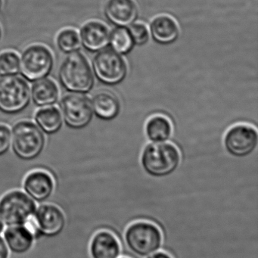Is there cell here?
Here are the masks:
<instances>
[{"label":"cell","mask_w":258,"mask_h":258,"mask_svg":"<svg viewBox=\"0 0 258 258\" xmlns=\"http://www.w3.org/2000/svg\"><path fill=\"white\" fill-rule=\"evenodd\" d=\"M181 155L171 143H152L143 148L140 165L144 173L155 179H164L176 173L180 166Z\"/></svg>","instance_id":"cell-1"},{"label":"cell","mask_w":258,"mask_h":258,"mask_svg":"<svg viewBox=\"0 0 258 258\" xmlns=\"http://www.w3.org/2000/svg\"><path fill=\"white\" fill-rule=\"evenodd\" d=\"M123 240L131 258H146L161 250L163 244L161 229L154 223L143 220L130 224Z\"/></svg>","instance_id":"cell-2"},{"label":"cell","mask_w":258,"mask_h":258,"mask_svg":"<svg viewBox=\"0 0 258 258\" xmlns=\"http://www.w3.org/2000/svg\"><path fill=\"white\" fill-rule=\"evenodd\" d=\"M58 78L61 85L72 93H87L94 86V75L84 54L71 53L63 61Z\"/></svg>","instance_id":"cell-3"},{"label":"cell","mask_w":258,"mask_h":258,"mask_svg":"<svg viewBox=\"0 0 258 258\" xmlns=\"http://www.w3.org/2000/svg\"><path fill=\"white\" fill-rule=\"evenodd\" d=\"M46 139L40 128L29 120H22L13 126L12 143L15 155L23 161L38 158L45 147Z\"/></svg>","instance_id":"cell-4"},{"label":"cell","mask_w":258,"mask_h":258,"mask_svg":"<svg viewBox=\"0 0 258 258\" xmlns=\"http://www.w3.org/2000/svg\"><path fill=\"white\" fill-rule=\"evenodd\" d=\"M36 210L35 202L19 190L10 191L0 199V219L8 227L28 224Z\"/></svg>","instance_id":"cell-5"},{"label":"cell","mask_w":258,"mask_h":258,"mask_svg":"<svg viewBox=\"0 0 258 258\" xmlns=\"http://www.w3.org/2000/svg\"><path fill=\"white\" fill-rule=\"evenodd\" d=\"M30 101L31 89L25 78L16 75L0 78V111L18 114L28 106Z\"/></svg>","instance_id":"cell-6"},{"label":"cell","mask_w":258,"mask_h":258,"mask_svg":"<svg viewBox=\"0 0 258 258\" xmlns=\"http://www.w3.org/2000/svg\"><path fill=\"white\" fill-rule=\"evenodd\" d=\"M257 145V131L246 123L234 125L228 130L223 139L225 152L235 159H244L254 155Z\"/></svg>","instance_id":"cell-7"},{"label":"cell","mask_w":258,"mask_h":258,"mask_svg":"<svg viewBox=\"0 0 258 258\" xmlns=\"http://www.w3.org/2000/svg\"><path fill=\"white\" fill-rule=\"evenodd\" d=\"M52 52L43 44H33L27 47L20 58V71L30 81L46 78L53 68Z\"/></svg>","instance_id":"cell-8"},{"label":"cell","mask_w":258,"mask_h":258,"mask_svg":"<svg viewBox=\"0 0 258 258\" xmlns=\"http://www.w3.org/2000/svg\"><path fill=\"white\" fill-rule=\"evenodd\" d=\"M95 76L106 85L120 84L127 75V66L121 55L112 49L99 51L93 60Z\"/></svg>","instance_id":"cell-9"},{"label":"cell","mask_w":258,"mask_h":258,"mask_svg":"<svg viewBox=\"0 0 258 258\" xmlns=\"http://www.w3.org/2000/svg\"><path fill=\"white\" fill-rule=\"evenodd\" d=\"M60 109L66 124L73 129L86 127L93 119L91 100L82 93L66 95L60 102Z\"/></svg>","instance_id":"cell-10"},{"label":"cell","mask_w":258,"mask_h":258,"mask_svg":"<svg viewBox=\"0 0 258 258\" xmlns=\"http://www.w3.org/2000/svg\"><path fill=\"white\" fill-rule=\"evenodd\" d=\"M32 221L34 235L53 238L61 233L66 227V218L58 207L53 205H41L37 208Z\"/></svg>","instance_id":"cell-11"},{"label":"cell","mask_w":258,"mask_h":258,"mask_svg":"<svg viewBox=\"0 0 258 258\" xmlns=\"http://www.w3.org/2000/svg\"><path fill=\"white\" fill-rule=\"evenodd\" d=\"M104 13L110 23L117 28H126L137 21L138 4L136 0H107Z\"/></svg>","instance_id":"cell-12"},{"label":"cell","mask_w":258,"mask_h":258,"mask_svg":"<svg viewBox=\"0 0 258 258\" xmlns=\"http://www.w3.org/2000/svg\"><path fill=\"white\" fill-rule=\"evenodd\" d=\"M24 191L32 200L38 203L47 201L53 193L55 183L46 172L37 170L28 174L23 184Z\"/></svg>","instance_id":"cell-13"},{"label":"cell","mask_w":258,"mask_h":258,"mask_svg":"<svg viewBox=\"0 0 258 258\" xmlns=\"http://www.w3.org/2000/svg\"><path fill=\"white\" fill-rule=\"evenodd\" d=\"M80 37L81 43L87 50L99 52L109 44L110 31L102 22L90 21L81 28Z\"/></svg>","instance_id":"cell-14"},{"label":"cell","mask_w":258,"mask_h":258,"mask_svg":"<svg viewBox=\"0 0 258 258\" xmlns=\"http://www.w3.org/2000/svg\"><path fill=\"white\" fill-rule=\"evenodd\" d=\"M89 253L91 258H120L121 246L114 234L106 230L99 231L90 240Z\"/></svg>","instance_id":"cell-15"},{"label":"cell","mask_w":258,"mask_h":258,"mask_svg":"<svg viewBox=\"0 0 258 258\" xmlns=\"http://www.w3.org/2000/svg\"><path fill=\"white\" fill-rule=\"evenodd\" d=\"M150 35L158 44L175 43L179 36V28L175 19L167 15L157 16L150 24Z\"/></svg>","instance_id":"cell-16"},{"label":"cell","mask_w":258,"mask_h":258,"mask_svg":"<svg viewBox=\"0 0 258 258\" xmlns=\"http://www.w3.org/2000/svg\"><path fill=\"white\" fill-rule=\"evenodd\" d=\"M4 239L9 250L16 254L28 253L34 243L32 231L25 226H11L4 231Z\"/></svg>","instance_id":"cell-17"},{"label":"cell","mask_w":258,"mask_h":258,"mask_svg":"<svg viewBox=\"0 0 258 258\" xmlns=\"http://www.w3.org/2000/svg\"><path fill=\"white\" fill-rule=\"evenodd\" d=\"M93 113L104 120H111L118 116L120 102L118 98L108 91L99 92L91 100Z\"/></svg>","instance_id":"cell-18"},{"label":"cell","mask_w":258,"mask_h":258,"mask_svg":"<svg viewBox=\"0 0 258 258\" xmlns=\"http://www.w3.org/2000/svg\"><path fill=\"white\" fill-rule=\"evenodd\" d=\"M31 95L34 104L37 106H51L58 102L59 89L52 79L43 78L33 84Z\"/></svg>","instance_id":"cell-19"},{"label":"cell","mask_w":258,"mask_h":258,"mask_svg":"<svg viewBox=\"0 0 258 258\" xmlns=\"http://www.w3.org/2000/svg\"><path fill=\"white\" fill-rule=\"evenodd\" d=\"M173 134L171 121L161 114L152 116L146 124V134L152 143L168 141Z\"/></svg>","instance_id":"cell-20"},{"label":"cell","mask_w":258,"mask_h":258,"mask_svg":"<svg viewBox=\"0 0 258 258\" xmlns=\"http://www.w3.org/2000/svg\"><path fill=\"white\" fill-rule=\"evenodd\" d=\"M35 121L43 132L48 134H53L61 129L63 117L58 108L48 106L37 111Z\"/></svg>","instance_id":"cell-21"},{"label":"cell","mask_w":258,"mask_h":258,"mask_svg":"<svg viewBox=\"0 0 258 258\" xmlns=\"http://www.w3.org/2000/svg\"><path fill=\"white\" fill-rule=\"evenodd\" d=\"M111 49L119 55H126L134 49V43L127 28H117L110 33Z\"/></svg>","instance_id":"cell-22"},{"label":"cell","mask_w":258,"mask_h":258,"mask_svg":"<svg viewBox=\"0 0 258 258\" xmlns=\"http://www.w3.org/2000/svg\"><path fill=\"white\" fill-rule=\"evenodd\" d=\"M56 43L58 49L64 53L78 52L81 47L79 33L74 28H64L58 33Z\"/></svg>","instance_id":"cell-23"},{"label":"cell","mask_w":258,"mask_h":258,"mask_svg":"<svg viewBox=\"0 0 258 258\" xmlns=\"http://www.w3.org/2000/svg\"><path fill=\"white\" fill-rule=\"evenodd\" d=\"M20 71V57L14 51L0 54V76L16 75Z\"/></svg>","instance_id":"cell-24"},{"label":"cell","mask_w":258,"mask_h":258,"mask_svg":"<svg viewBox=\"0 0 258 258\" xmlns=\"http://www.w3.org/2000/svg\"><path fill=\"white\" fill-rule=\"evenodd\" d=\"M134 46H143L147 44L150 39L149 28L145 24L136 23L127 28Z\"/></svg>","instance_id":"cell-25"},{"label":"cell","mask_w":258,"mask_h":258,"mask_svg":"<svg viewBox=\"0 0 258 258\" xmlns=\"http://www.w3.org/2000/svg\"><path fill=\"white\" fill-rule=\"evenodd\" d=\"M12 143V133L7 125L0 123V157L10 150Z\"/></svg>","instance_id":"cell-26"},{"label":"cell","mask_w":258,"mask_h":258,"mask_svg":"<svg viewBox=\"0 0 258 258\" xmlns=\"http://www.w3.org/2000/svg\"><path fill=\"white\" fill-rule=\"evenodd\" d=\"M9 256H10V250L4 238L0 236V258H9Z\"/></svg>","instance_id":"cell-27"},{"label":"cell","mask_w":258,"mask_h":258,"mask_svg":"<svg viewBox=\"0 0 258 258\" xmlns=\"http://www.w3.org/2000/svg\"><path fill=\"white\" fill-rule=\"evenodd\" d=\"M146 258H172V256L170 254L167 253V252L163 251V250H160L158 251L155 252V253H152L149 255Z\"/></svg>","instance_id":"cell-28"},{"label":"cell","mask_w":258,"mask_h":258,"mask_svg":"<svg viewBox=\"0 0 258 258\" xmlns=\"http://www.w3.org/2000/svg\"><path fill=\"white\" fill-rule=\"evenodd\" d=\"M4 227H5V225L3 223L2 220L0 219V235L4 232Z\"/></svg>","instance_id":"cell-29"},{"label":"cell","mask_w":258,"mask_h":258,"mask_svg":"<svg viewBox=\"0 0 258 258\" xmlns=\"http://www.w3.org/2000/svg\"><path fill=\"white\" fill-rule=\"evenodd\" d=\"M1 36H2V28H1V25H0V38H1Z\"/></svg>","instance_id":"cell-30"},{"label":"cell","mask_w":258,"mask_h":258,"mask_svg":"<svg viewBox=\"0 0 258 258\" xmlns=\"http://www.w3.org/2000/svg\"><path fill=\"white\" fill-rule=\"evenodd\" d=\"M3 7V0H0V10Z\"/></svg>","instance_id":"cell-31"},{"label":"cell","mask_w":258,"mask_h":258,"mask_svg":"<svg viewBox=\"0 0 258 258\" xmlns=\"http://www.w3.org/2000/svg\"><path fill=\"white\" fill-rule=\"evenodd\" d=\"M120 258H128V257H124V256H120Z\"/></svg>","instance_id":"cell-32"}]
</instances>
